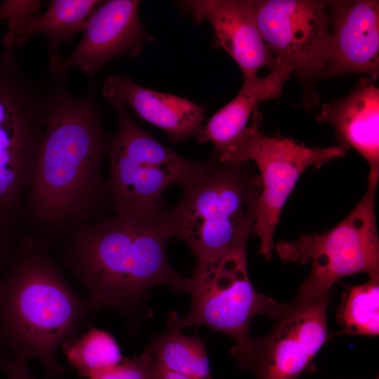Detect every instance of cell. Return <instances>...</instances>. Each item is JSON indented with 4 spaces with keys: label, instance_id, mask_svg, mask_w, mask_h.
<instances>
[{
    "label": "cell",
    "instance_id": "13",
    "mask_svg": "<svg viewBox=\"0 0 379 379\" xmlns=\"http://www.w3.org/2000/svg\"><path fill=\"white\" fill-rule=\"evenodd\" d=\"M180 4L197 23L208 22L217 43L240 68L244 82L257 77L262 67L274 69L279 61L258 27L251 0H192Z\"/></svg>",
    "mask_w": 379,
    "mask_h": 379
},
{
    "label": "cell",
    "instance_id": "18",
    "mask_svg": "<svg viewBox=\"0 0 379 379\" xmlns=\"http://www.w3.org/2000/svg\"><path fill=\"white\" fill-rule=\"evenodd\" d=\"M102 1L54 0L42 14L33 15L20 34L15 48L31 36L42 34L48 41L51 57L62 43L69 44L75 34L84 32L88 20Z\"/></svg>",
    "mask_w": 379,
    "mask_h": 379
},
{
    "label": "cell",
    "instance_id": "28",
    "mask_svg": "<svg viewBox=\"0 0 379 379\" xmlns=\"http://www.w3.org/2000/svg\"><path fill=\"white\" fill-rule=\"evenodd\" d=\"M1 22V21H0Z\"/></svg>",
    "mask_w": 379,
    "mask_h": 379
},
{
    "label": "cell",
    "instance_id": "27",
    "mask_svg": "<svg viewBox=\"0 0 379 379\" xmlns=\"http://www.w3.org/2000/svg\"><path fill=\"white\" fill-rule=\"evenodd\" d=\"M4 350L5 349L0 340V366L6 360L8 359V356L5 354Z\"/></svg>",
    "mask_w": 379,
    "mask_h": 379
},
{
    "label": "cell",
    "instance_id": "5",
    "mask_svg": "<svg viewBox=\"0 0 379 379\" xmlns=\"http://www.w3.org/2000/svg\"><path fill=\"white\" fill-rule=\"evenodd\" d=\"M53 78L30 81L13 52L0 58V220L23 225V204L37 164Z\"/></svg>",
    "mask_w": 379,
    "mask_h": 379
},
{
    "label": "cell",
    "instance_id": "24",
    "mask_svg": "<svg viewBox=\"0 0 379 379\" xmlns=\"http://www.w3.org/2000/svg\"><path fill=\"white\" fill-rule=\"evenodd\" d=\"M24 233L23 228L0 220V277L14 258Z\"/></svg>",
    "mask_w": 379,
    "mask_h": 379
},
{
    "label": "cell",
    "instance_id": "21",
    "mask_svg": "<svg viewBox=\"0 0 379 379\" xmlns=\"http://www.w3.org/2000/svg\"><path fill=\"white\" fill-rule=\"evenodd\" d=\"M379 277L352 286L343 296L338 313L341 334L376 336L379 332Z\"/></svg>",
    "mask_w": 379,
    "mask_h": 379
},
{
    "label": "cell",
    "instance_id": "17",
    "mask_svg": "<svg viewBox=\"0 0 379 379\" xmlns=\"http://www.w3.org/2000/svg\"><path fill=\"white\" fill-rule=\"evenodd\" d=\"M293 72L292 68L280 62L264 77L244 82L238 95L218 110L196 136L198 142H211L215 153H220L234 141L247 128L248 122L258 105L278 98Z\"/></svg>",
    "mask_w": 379,
    "mask_h": 379
},
{
    "label": "cell",
    "instance_id": "10",
    "mask_svg": "<svg viewBox=\"0 0 379 379\" xmlns=\"http://www.w3.org/2000/svg\"><path fill=\"white\" fill-rule=\"evenodd\" d=\"M260 34L272 54L304 83L320 79L331 55L328 1L251 0Z\"/></svg>",
    "mask_w": 379,
    "mask_h": 379
},
{
    "label": "cell",
    "instance_id": "7",
    "mask_svg": "<svg viewBox=\"0 0 379 379\" xmlns=\"http://www.w3.org/2000/svg\"><path fill=\"white\" fill-rule=\"evenodd\" d=\"M187 293L192 300L190 312L185 316L170 313L168 325L179 329L204 326L224 333L235 343L232 356L248 345L252 339L249 326L255 316L276 320L286 306L255 291L248 273L246 247L197 264Z\"/></svg>",
    "mask_w": 379,
    "mask_h": 379
},
{
    "label": "cell",
    "instance_id": "1",
    "mask_svg": "<svg viewBox=\"0 0 379 379\" xmlns=\"http://www.w3.org/2000/svg\"><path fill=\"white\" fill-rule=\"evenodd\" d=\"M52 77L44 135L22 210L26 231L51 246L72 226L109 216L102 166L112 140L102 125L95 85L77 98L66 77Z\"/></svg>",
    "mask_w": 379,
    "mask_h": 379
},
{
    "label": "cell",
    "instance_id": "26",
    "mask_svg": "<svg viewBox=\"0 0 379 379\" xmlns=\"http://www.w3.org/2000/svg\"><path fill=\"white\" fill-rule=\"evenodd\" d=\"M156 379H194L187 375L169 371L156 361Z\"/></svg>",
    "mask_w": 379,
    "mask_h": 379
},
{
    "label": "cell",
    "instance_id": "25",
    "mask_svg": "<svg viewBox=\"0 0 379 379\" xmlns=\"http://www.w3.org/2000/svg\"><path fill=\"white\" fill-rule=\"evenodd\" d=\"M28 362L20 359H8L0 366L6 373L7 379H41L29 373Z\"/></svg>",
    "mask_w": 379,
    "mask_h": 379
},
{
    "label": "cell",
    "instance_id": "12",
    "mask_svg": "<svg viewBox=\"0 0 379 379\" xmlns=\"http://www.w3.org/2000/svg\"><path fill=\"white\" fill-rule=\"evenodd\" d=\"M140 1H102L91 14L84 36L70 55L51 57L53 77L67 76L71 67L84 72L91 83L111 60L123 55L138 56L152 36L139 18Z\"/></svg>",
    "mask_w": 379,
    "mask_h": 379
},
{
    "label": "cell",
    "instance_id": "15",
    "mask_svg": "<svg viewBox=\"0 0 379 379\" xmlns=\"http://www.w3.org/2000/svg\"><path fill=\"white\" fill-rule=\"evenodd\" d=\"M102 93L109 103L122 104L142 119L164 131L173 143L197 136L204 126V105L147 88L124 75L108 77Z\"/></svg>",
    "mask_w": 379,
    "mask_h": 379
},
{
    "label": "cell",
    "instance_id": "14",
    "mask_svg": "<svg viewBox=\"0 0 379 379\" xmlns=\"http://www.w3.org/2000/svg\"><path fill=\"white\" fill-rule=\"evenodd\" d=\"M332 51L320 79L379 73V1H328Z\"/></svg>",
    "mask_w": 379,
    "mask_h": 379
},
{
    "label": "cell",
    "instance_id": "3",
    "mask_svg": "<svg viewBox=\"0 0 379 379\" xmlns=\"http://www.w3.org/2000/svg\"><path fill=\"white\" fill-rule=\"evenodd\" d=\"M95 310L55 261L51 246L25 232L0 277V340L15 359H34L47 378L62 379L59 346L74 337Z\"/></svg>",
    "mask_w": 379,
    "mask_h": 379
},
{
    "label": "cell",
    "instance_id": "20",
    "mask_svg": "<svg viewBox=\"0 0 379 379\" xmlns=\"http://www.w3.org/2000/svg\"><path fill=\"white\" fill-rule=\"evenodd\" d=\"M61 347L79 375L87 379L114 366L124 359L114 337L97 328H90L80 337L67 340Z\"/></svg>",
    "mask_w": 379,
    "mask_h": 379
},
{
    "label": "cell",
    "instance_id": "22",
    "mask_svg": "<svg viewBox=\"0 0 379 379\" xmlns=\"http://www.w3.org/2000/svg\"><path fill=\"white\" fill-rule=\"evenodd\" d=\"M41 3L38 0H5L0 4V21L6 20L7 26L1 41L5 51H13L22 29Z\"/></svg>",
    "mask_w": 379,
    "mask_h": 379
},
{
    "label": "cell",
    "instance_id": "23",
    "mask_svg": "<svg viewBox=\"0 0 379 379\" xmlns=\"http://www.w3.org/2000/svg\"><path fill=\"white\" fill-rule=\"evenodd\" d=\"M89 379H156V361L144 350L140 355L124 357L119 364Z\"/></svg>",
    "mask_w": 379,
    "mask_h": 379
},
{
    "label": "cell",
    "instance_id": "6",
    "mask_svg": "<svg viewBox=\"0 0 379 379\" xmlns=\"http://www.w3.org/2000/svg\"><path fill=\"white\" fill-rule=\"evenodd\" d=\"M378 180V176L368 175L364 197L334 227L321 234H302L294 241H281L274 245V250L283 262L312 265L297 298H310L331 292L340 279L358 273L379 277V236L375 213Z\"/></svg>",
    "mask_w": 379,
    "mask_h": 379
},
{
    "label": "cell",
    "instance_id": "2",
    "mask_svg": "<svg viewBox=\"0 0 379 379\" xmlns=\"http://www.w3.org/2000/svg\"><path fill=\"white\" fill-rule=\"evenodd\" d=\"M171 235L164 222L115 214L79 223L57 241L64 266L87 292L94 310L112 309L128 318L150 316L151 288L187 293L190 277L177 273L167 257Z\"/></svg>",
    "mask_w": 379,
    "mask_h": 379
},
{
    "label": "cell",
    "instance_id": "11",
    "mask_svg": "<svg viewBox=\"0 0 379 379\" xmlns=\"http://www.w3.org/2000/svg\"><path fill=\"white\" fill-rule=\"evenodd\" d=\"M108 196L115 214L157 223L164 222L167 209L163 201L171 185L180 184L196 161L182 156L158 161L126 153L110 142Z\"/></svg>",
    "mask_w": 379,
    "mask_h": 379
},
{
    "label": "cell",
    "instance_id": "19",
    "mask_svg": "<svg viewBox=\"0 0 379 379\" xmlns=\"http://www.w3.org/2000/svg\"><path fill=\"white\" fill-rule=\"evenodd\" d=\"M164 368L194 379H212L204 343L197 335H185L167 325L144 349Z\"/></svg>",
    "mask_w": 379,
    "mask_h": 379
},
{
    "label": "cell",
    "instance_id": "4",
    "mask_svg": "<svg viewBox=\"0 0 379 379\" xmlns=\"http://www.w3.org/2000/svg\"><path fill=\"white\" fill-rule=\"evenodd\" d=\"M181 185L182 197L167 210L164 223L171 237L190 247L197 264L246 247L262 189L251 162L222 161L213 153L207 161H196Z\"/></svg>",
    "mask_w": 379,
    "mask_h": 379
},
{
    "label": "cell",
    "instance_id": "8",
    "mask_svg": "<svg viewBox=\"0 0 379 379\" xmlns=\"http://www.w3.org/2000/svg\"><path fill=\"white\" fill-rule=\"evenodd\" d=\"M261 121L257 109L243 133L223 151L213 154L222 161H252L258 168L262 189L254 233L260 241L258 254L268 261L282 208L300 175L310 166L319 168L341 158L348 148L340 145L310 147L280 135L270 136L259 131Z\"/></svg>",
    "mask_w": 379,
    "mask_h": 379
},
{
    "label": "cell",
    "instance_id": "9",
    "mask_svg": "<svg viewBox=\"0 0 379 379\" xmlns=\"http://www.w3.org/2000/svg\"><path fill=\"white\" fill-rule=\"evenodd\" d=\"M331 292L286 303L273 328L251 340L234 357L255 379H297L307 369L328 338L326 310Z\"/></svg>",
    "mask_w": 379,
    "mask_h": 379
},
{
    "label": "cell",
    "instance_id": "16",
    "mask_svg": "<svg viewBox=\"0 0 379 379\" xmlns=\"http://www.w3.org/2000/svg\"><path fill=\"white\" fill-rule=\"evenodd\" d=\"M363 78L343 99L323 105L316 119L331 125L340 145L352 147L368 162L369 174L379 175V88Z\"/></svg>",
    "mask_w": 379,
    "mask_h": 379
}]
</instances>
